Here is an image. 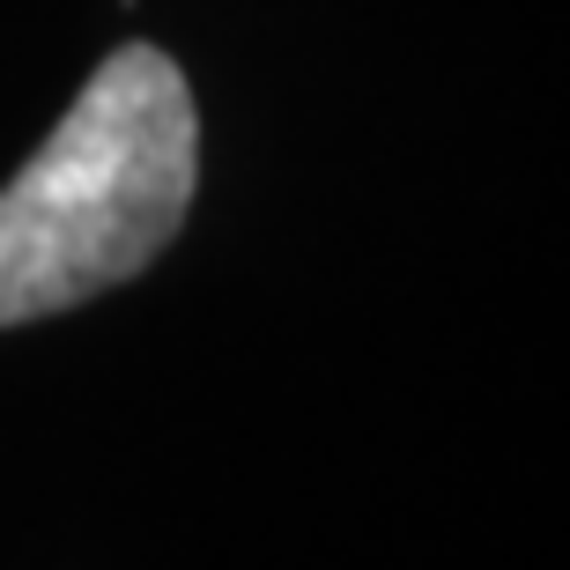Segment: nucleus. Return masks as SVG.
Masks as SVG:
<instances>
[{"label":"nucleus","mask_w":570,"mask_h":570,"mask_svg":"<svg viewBox=\"0 0 570 570\" xmlns=\"http://www.w3.org/2000/svg\"><path fill=\"white\" fill-rule=\"evenodd\" d=\"M200 111L164 45H119L0 193V326L75 312L164 253L193 208Z\"/></svg>","instance_id":"1"}]
</instances>
